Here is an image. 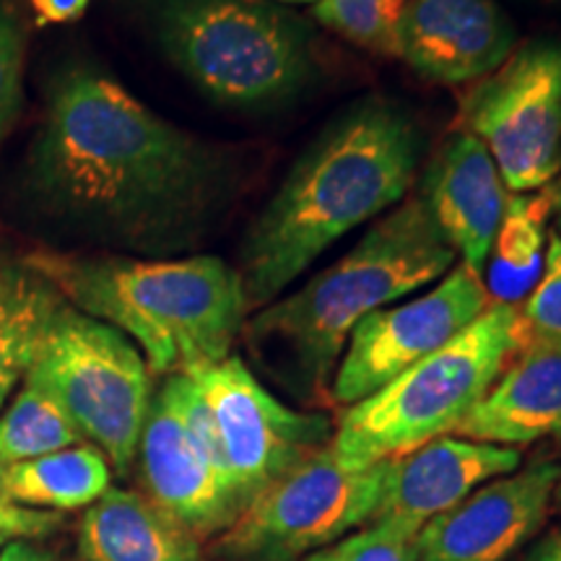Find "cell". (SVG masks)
Instances as JSON below:
<instances>
[{
    "instance_id": "obj_31",
    "label": "cell",
    "mask_w": 561,
    "mask_h": 561,
    "mask_svg": "<svg viewBox=\"0 0 561 561\" xmlns=\"http://www.w3.org/2000/svg\"><path fill=\"white\" fill-rule=\"evenodd\" d=\"M549 193H551L553 224H557V231H553V234L561 237V178H559V182H553V185H549Z\"/></svg>"
},
{
    "instance_id": "obj_17",
    "label": "cell",
    "mask_w": 561,
    "mask_h": 561,
    "mask_svg": "<svg viewBox=\"0 0 561 561\" xmlns=\"http://www.w3.org/2000/svg\"><path fill=\"white\" fill-rule=\"evenodd\" d=\"M453 434L520 447L561 437V339L528 335L483 401Z\"/></svg>"
},
{
    "instance_id": "obj_24",
    "label": "cell",
    "mask_w": 561,
    "mask_h": 561,
    "mask_svg": "<svg viewBox=\"0 0 561 561\" xmlns=\"http://www.w3.org/2000/svg\"><path fill=\"white\" fill-rule=\"evenodd\" d=\"M416 536L390 523H369L299 561H419Z\"/></svg>"
},
{
    "instance_id": "obj_16",
    "label": "cell",
    "mask_w": 561,
    "mask_h": 561,
    "mask_svg": "<svg viewBox=\"0 0 561 561\" xmlns=\"http://www.w3.org/2000/svg\"><path fill=\"white\" fill-rule=\"evenodd\" d=\"M419 198L460 261L483 276L510 201L486 146L473 133L455 130L426 167Z\"/></svg>"
},
{
    "instance_id": "obj_3",
    "label": "cell",
    "mask_w": 561,
    "mask_h": 561,
    "mask_svg": "<svg viewBox=\"0 0 561 561\" xmlns=\"http://www.w3.org/2000/svg\"><path fill=\"white\" fill-rule=\"evenodd\" d=\"M419 136L396 104L369 100L333 123L286 174L242 250L250 307L276 301L331 244L405 201Z\"/></svg>"
},
{
    "instance_id": "obj_7",
    "label": "cell",
    "mask_w": 561,
    "mask_h": 561,
    "mask_svg": "<svg viewBox=\"0 0 561 561\" xmlns=\"http://www.w3.org/2000/svg\"><path fill=\"white\" fill-rule=\"evenodd\" d=\"M24 382L45 390L117 473L130 471L151 409V369L128 335L62 305Z\"/></svg>"
},
{
    "instance_id": "obj_10",
    "label": "cell",
    "mask_w": 561,
    "mask_h": 561,
    "mask_svg": "<svg viewBox=\"0 0 561 561\" xmlns=\"http://www.w3.org/2000/svg\"><path fill=\"white\" fill-rule=\"evenodd\" d=\"M187 377L214 413L242 510L331 445L333 421L322 411H299L280 401L242 356H227Z\"/></svg>"
},
{
    "instance_id": "obj_6",
    "label": "cell",
    "mask_w": 561,
    "mask_h": 561,
    "mask_svg": "<svg viewBox=\"0 0 561 561\" xmlns=\"http://www.w3.org/2000/svg\"><path fill=\"white\" fill-rule=\"evenodd\" d=\"M157 32L167 58L229 107L286 100L312 70L305 30L271 0H164Z\"/></svg>"
},
{
    "instance_id": "obj_18",
    "label": "cell",
    "mask_w": 561,
    "mask_h": 561,
    "mask_svg": "<svg viewBox=\"0 0 561 561\" xmlns=\"http://www.w3.org/2000/svg\"><path fill=\"white\" fill-rule=\"evenodd\" d=\"M83 561H206L201 538L136 491L107 489L79 525Z\"/></svg>"
},
{
    "instance_id": "obj_22",
    "label": "cell",
    "mask_w": 561,
    "mask_h": 561,
    "mask_svg": "<svg viewBox=\"0 0 561 561\" xmlns=\"http://www.w3.org/2000/svg\"><path fill=\"white\" fill-rule=\"evenodd\" d=\"M551 216V193H517L507 201L500 229H496L494 248L496 263L515 273H528L541 261L546 242V219Z\"/></svg>"
},
{
    "instance_id": "obj_26",
    "label": "cell",
    "mask_w": 561,
    "mask_h": 561,
    "mask_svg": "<svg viewBox=\"0 0 561 561\" xmlns=\"http://www.w3.org/2000/svg\"><path fill=\"white\" fill-rule=\"evenodd\" d=\"M523 322L528 335H559L561 339V237H549L543 273L536 289L523 305Z\"/></svg>"
},
{
    "instance_id": "obj_2",
    "label": "cell",
    "mask_w": 561,
    "mask_h": 561,
    "mask_svg": "<svg viewBox=\"0 0 561 561\" xmlns=\"http://www.w3.org/2000/svg\"><path fill=\"white\" fill-rule=\"evenodd\" d=\"M458 252L421 198L382 214L339 263L265 305L242 328L252 362L273 388L307 409L331 405V385L354 328L453 271Z\"/></svg>"
},
{
    "instance_id": "obj_19",
    "label": "cell",
    "mask_w": 561,
    "mask_h": 561,
    "mask_svg": "<svg viewBox=\"0 0 561 561\" xmlns=\"http://www.w3.org/2000/svg\"><path fill=\"white\" fill-rule=\"evenodd\" d=\"M62 305L55 286L30 263L0 257V409L30 371Z\"/></svg>"
},
{
    "instance_id": "obj_23",
    "label": "cell",
    "mask_w": 561,
    "mask_h": 561,
    "mask_svg": "<svg viewBox=\"0 0 561 561\" xmlns=\"http://www.w3.org/2000/svg\"><path fill=\"white\" fill-rule=\"evenodd\" d=\"M403 0H318L312 13L328 30L377 55H396V21Z\"/></svg>"
},
{
    "instance_id": "obj_20",
    "label": "cell",
    "mask_w": 561,
    "mask_h": 561,
    "mask_svg": "<svg viewBox=\"0 0 561 561\" xmlns=\"http://www.w3.org/2000/svg\"><path fill=\"white\" fill-rule=\"evenodd\" d=\"M110 462L94 445H73L0 466V491L32 510H83L110 489Z\"/></svg>"
},
{
    "instance_id": "obj_1",
    "label": "cell",
    "mask_w": 561,
    "mask_h": 561,
    "mask_svg": "<svg viewBox=\"0 0 561 561\" xmlns=\"http://www.w3.org/2000/svg\"><path fill=\"white\" fill-rule=\"evenodd\" d=\"M24 180L42 214L66 227L128 250L170 252L227 198L231 161L110 76L70 68L53 83Z\"/></svg>"
},
{
    "instance_id": "obj_14",
    "label": "cell",
    "mask_w": 561,
    "mask_h": 561,
    "mask_svg": "<svg viewBox=\"0 0 561 561\" xmlns=\"http://www.w3.org/2000/svg\"><path fill=\"white\" fill-rule=\"evenodd\" d=\"M136 458L149 500L193 536H214L240 517L242 507L216 479L187 430L170 377L151 398Z\"/></svg>"
},
{
    "instance_id": "obj_5",
    "label": "cell",
    "mask_w": 561,
    "mask_h": 561,
    "mask_svg": "<svg viewBox=\"0 0 561 561\" xmlns=\"http://www.w3.org/2000/svg\"><path fill=\"white\" fill-rule=\"evenodd\" d=\"M525 341L520 307L491 301L450 343L348 405L335 424L333 455L348 468H369L455 432Z\"/></svg>"
},
{
    "instance_id": "obj_25",
    "label": "cell",
    "mask_w": 561,
    "mask_h": 561,
    "mask_svg": "<svg viewBox=\"0 0 561 561\" xmlns=\"http://www.w3.org/2000/svg\"><path fill=\"white\" fill-rule=\"evenodd\" d=\"M26 32L16 11L0 0V144L9 136L24 104Z\"/></svg>"
},
{
    "instance_id": "obj_11",
    "label": "cell",
    "mask_w": 561,
    "mask_h": 561,
    "mask_svg": "<svg viewBox=\"0 0 561 561\" xmlns=\"http://www.w3.org/2000/svg\"><path fill=\"white\" fill-rule=\"evenodd\" d=\"M491 305L479 271L453 265L430 291L380 307L354 328L331 385V405H354L466 331Z\"/></svg>"
},
{
    "instance_id": "obj_33",
    "label": "cell",
    "mask_w": 561,
    "mask_h": 561,
    "mask_svg": "<svg viewBox=\"0 0 561 561\" xmlns=\"http://www.w3.org/2000/svg\"><path fill=\"white\" fill-rule=\"evenodd\" d=\"M280 3H310V5H314L318 0H280Z\"/></svg>"
},
{
    "instance_id": "obj_28",
    "label": "cell",
    "mask_w": 561,
    "mask_h": 561,
    "mask_svg": "<svg viewBox=\"0 0 561 561\" xmlns=\"http://www.w3.org/2000/svg\"><path fill=\"white\" fill-rule=\"evenodd\" d=\"M39 26L70 24L79 21L89 9V0H30Z\"/></svg>"
},
{
    "instance_id": "obj_4",
    "label": "cell",
    "mask_w": 561,
    "mask_h": 561,
    "mask_svg": "<svg viewBox=\"0 0 561 561\" xmlns=\"http://www.w3.org/2000/svg\"><path fill=\"white\" fill-rule=\"evenodd\" d=\"M24 261L50 280L62 301L128 335L159 375H195L224 362L248 322L240 271L214 255L37 250Z\"/></svg>"
},
{
    "instance_id": "obj_29",
    "label": "cell",
    "mask_w": 561,
    "mask_h": 561,
    "mask_svg": "<svg viewBox=\"0 0 561 561\" xmlns=\"http://www.w3.org/2000/svg\"><path fill=\"white\" fill-rule=\"evenodd\" d=\"M515 561H561V528L551 530L541 541L530 543Z\"/></svg>"
},
{
    "instance_id": "obj_21",
    "label": "cell",
    "mask_w": 561,
    "mask_h": 561,
    "mask_svg": "<svg viewBox=\"0 0 561 561\" xmlns=\"http://www.w3.org/2000/svg\"><path fill=\"white\" fill-rule=\"evenodd\" d=\"M81 432L45 390L24 382L0 416V466L81 445Z\"/></svg>"
},
{
    "instance_id": "obj_27",
    "label": "cell",
    "mask_w": 561,
    "mask_h": 561,
    "mask_svg": "<svg viewBox=\"0 0 561 561\" xmlns=\"http://www.w3.org/2000/svg\"><path fill=\"white\" fill-rule=\"evenodd\" d=\"M60 525V517L55 512L32 510L13 504L9 496L0 491V541L3 536L13 538H39L53 533Z\"/></svg>"
},
{
    "instance_id": "obj_12",
    "label": "cell",
    "mask_w": 561,
    "mask_h": 561,
    "mask_svg": "<svg viewBox=\"0 0 561 561\" xmlns=\"http://www.w3.org/2000/svg\"><path fill=\"white\" fill-rule=\"evenodd\" d=\"M561 460H533L483 483L419 530V561H512L553 512Z\"/></svg>"
},
{
    "instance_id": "obj_32",
    "label": "cell",
    "mask_w": 561,
    "mask_h": 561,
    "mask_svg": "<svg viewBox=\"0 0 561 561\" xmlns=\"http://www.w3.org/2000/svg\"><path fill=\"white\" fill-rule=\"evenodd\" d=\"M553 510L561 512V479L557 483V491H553Z\"/></svg>"
},
{
    "instance_id": "obj_9",
    "label": "cell",
    "mask_w": 561,
    "mask_h": 561,
    "mask_svg": "<svg viewBox=\"0 0 561 561\" xmlns=\"http://www.w3.org/2000/svg\"><path fill=\"white\" fill-rule=\"evenodd\" d=\"M460 117L512 193L549 187L561 172V37L515 47L494 73L473 83Z\"/></svg>"
},
{
    "instance_id": "obj_15",
    "label": "cell",
    "mask_w": 561,
    "mask_h": 561,
    "mask_svg": "<svg viewBox=\"0 0 561 561\" xmlns=\"http://www.w3.org/2000/svg\"><path fill=\"white\" fill-rule=\"evenodd\" d=\"M523 466L517 447L466 437H437L388 460V476L371 523H390L419 533L483 483Z\"/></svg>"
},
{
    "instance_id": "obj_8",
    "label": "cell",
    "mask_w": 561,
    "mask_h": 561,
    "mask_svg": "<svg viewBox=\"0 0 561 561\" xmlns=\"http://www.w3.org/2000/svg\"><path fill=\"white\" fill-rule=\"evenodd\" d=\"M388 460L348 468L331 445L257 494L214 546L221 561H299L371 523Z\"/></svg>"
},
{
    "instance_id": "obj_30",
    "label": "cell",
    "mask_w": 561,
    "mask_h": 561,
    "mask_svg": "<svg viewBox=\"0 0 561 561\" xmlns=\"http://www.w3.org/2000/svg\"><path fill=\"white\" fill-rule=\"evenodd\" d=\"M0 561H55V559L50 557V553L39 551L37 546H32L26 541H16L0 551Z\"/></svg>"
},
{
    "instance_id": "obj_13",
    "label": "cell",
    "mask_w": 561,
    "mask_h": 561,
    "mask_svg": "<svg viewBox=\"0 0 561 561\" xmlns=\"http://www.w3.org/2000/svg\"><path fill=\"white\" fill-rule=\"evenodd\" d=\"M515 47V24L496 0H403L396 21V58L445 87L481 81Z\"/></svg>"
}]
</instances>
